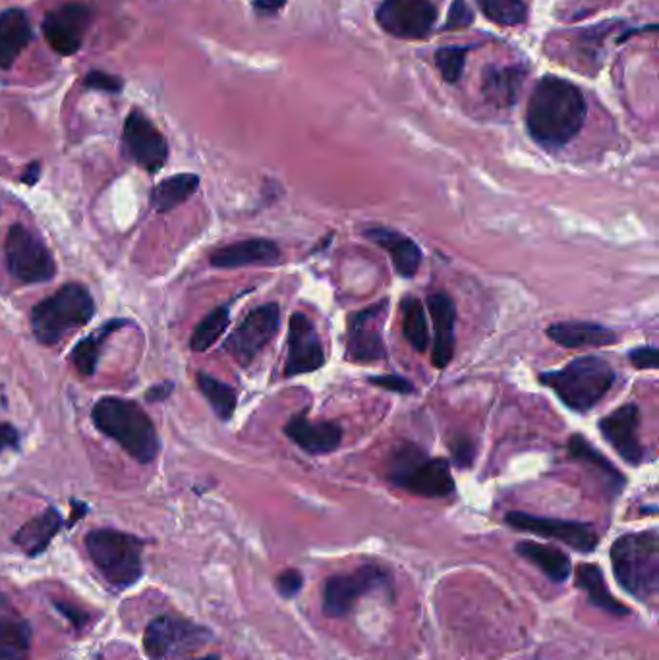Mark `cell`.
Instances as JSON below:
<instances>
[{
    "instance_id": "1",
    "label": "cell",
    "mask_w": 659,
    "mask_h": 660,
    "mask_svg": "<svg viewBox=\"0 0 659 660\" xmlns=\"http://www.w3.org/2000/svg\"><path fill=\"white\" fill-rule=\"evenodd\" d=\"M587 120L584 95L571 81L545 76L535 83L527 110L530 136L540 146L557 151L579 136Z\"/></svg>"
},
{
    "instance_id": "2",
    "label": "cell",
    "mask_w": 659,
    "mask_h": 660,
    "mask_svg": "<svg viewBox=\"0 0 659 660\" xmlns=\"http://www.w3.org/2000/svg\"><path fill=\"white\" fill-rule=\"evenodd\" d=\"M94 425L120 444L139 464L154 462L159 454V436L149 415L132 400L107 396L91 410Z\"/></svg>"
},
{
    "instance_id": "3",
    "label": "cell",
    "mask_w": 659,
    "mask_h": 660,
    "mask_svg": "<svg viewBox=\"0 0 659 660\" xmlns=\"http://www.w3.org/2000/svg\"><path fill=\"white\" fill-rule=\"evenodd\" d=\"M611 564L627 593L638 601H650L659 591L658 531H640L617 539L611 546Z\"/></svg>"
},
{
    "instance_id": "4",
    "label": "cell",
    "mask_w": 659,
    "mask_h": 660,
    "mask_svg": "<svg viewBox=\"0 0 659 660\" xmlns=\"http://www.w3.org/2000/svg\"><path fill=\"white\" fill-rule=\"evenodd\" d=\"M96 315V302L83 284H65L31 309V333L45 346L59 344L67 334L86 327Z\"/></svg>"
},
{
    "instance_id": "5",
    "label": "cell",
    "mask_w": 659,
    "mask_h": 660,
    "mask_svg": "<svg viewBox=\"0 0 659 660\" xmlns=\"http://www.w3.org/2000/svg\"><path fill=\"white\" fill-rule=\"evenodd\" d=\"M540 383L572 412H590L616 383V371L601 357H577L563 370L542 373Z\"/></svg>"
},
{
    "instance_id": "6",
    "label": "cell",
    "mask_w": 659,
    "mask_h": 660,
    "mask_svg": "<svg viewBox=\"0 0 659 660\" xmlns=\"http://www.w3.org/2000/svg\"><path fill=\"white\" fill-rule=\"evenodd\" d=\"M387 477L399 489L424 499H441L454 491L447 460L427 457L416 444L396 446L388 457Z\"/></svg>"
},
{
    "instance_id": "7",
    "label": "cell",
    "mask_w": 659,
    "mask_h": 660,
    "mask_svg": "<svg viewBox=\"0 0 659 660\" xmlns=\"http://www.w3.org/2000/svg\"><path fill=\"white\" fill-rule=\"evenodd\" d=\"M86 546L97 570L112 588H132L141 580L144 541L122 531L96 530L89 531Z\"/></svg>"
},
{
    "instance_id": "8",
    "label": "cell",
    "mask_w": 659,
    "mask_h": 660,
    "mask_svg": "<svg viewBox=\"0 0 659 660\" xmlns=\"http://www.w3.org/2000/svg\"><path fill=\"white\" fill-rule=\"evenodd\" d=\"M4 259L18 283H49L57 275V263L43 240L23 225H12L4 242Z\"/></svg>"
},
{
    "instance_id": "9",
    "label": "cell",
    "mask_w": 659,
    "mask_h": 660,
    "mask_svg": "<svg viewBox=\"0 0 659 660\" xmlns=\"http://www.w3.org/2000/svg\"><path fill=\"white\" fill-rule=\"evenodd\" d=\"M212 639L207 628L175 617H159L149 622L144 633V649L149 660H169L194 651Z\"/></svg>"
},
{
    "instance_id": "10",
    "label": "cell",
    "mask_w": 659,
    "mask_h": 660,
    "mask_svg": "<svg viewBox=\"0 0 659 660\" xmlns=\"http://www.w3.org/2000/svg\"><path fill=\"white\" fill-rule=\"evenodd\" d=\"M391 575L380 567H362L352 573H338L325 583L323 612L331 618H343L351 612L360 597L388 588Z\"/></svg>"
},
{
    "instance_id": "11",
    "label": "cell",
    "mask_w": 659,
    "mask_h": 660,
    "mask_svg": "<svg viewBox=\"0 0 659 660\" xmlns=\"http://www.w3.org/2000/svg\"><path fill=\"white\" fill-rule=\"evenodd\" d=\"M387 299L352 313L346 323V357L354 363L380 362L387 356L383 342V323L387 317Z\"/></svg>"
},
{
    "instance_id": "12",
    "label": "cell",
    "mask_w": 659,
    "mask_h": 660,
    "mask_svg": "<svg viewBox=\"0 0 659 660\" xmlns=\"http://www.w3.org/2000/svg\"><path fill=\"white\" fill-rule=\"evenodd\" d=\"M281 325L277 304L259 305L244 317L243 323L225 341V352L240 365H248L273 341Z\"/></svg>"
},
{
    "instance_id": "13",
    "label": "cell",
    "mask_w": 659,
    "mask_h": 660,
    "mask_svg": "<svg viewBox=\"0 0 659 660\" xmlns=\"http://www.w3.org/2000/svg\"><path fill=\"white\" fill-rule=\"evenodd\" d=\"M505 520L514 530L534 533L540 538L555 539L569 544L574 551L593 552L600 543V538L590 523L543 518V515L527 514V512H509Z\"/></svg>"
},
{
    "instance_id": "14",
    "label": "cell",
    "mask_w": 659,
    "mask_h": 660,
    "mask_svg": "<svg viewBox=\"0 0 659 660\" xmlns=\"http://www.w3.org/2000/svg\"><path fill=\"white\" fill-rule=\"evenodd\" d=\"M377 23L399 39L430 36L437 10L430 0H383L377 8Z\"/></svg>"
},
{
    "instance_id": "15",
    "label": "cell",
    "mask_w": 659,
    "mask_h": 660,
    "mask_svg": "<svg viewBox=\"0 0 659 660\" xmlns=\"http://www.w3.org/2000/svg\"><path fill=\"white\" fill-rule=\"evenodd\" d=\"M94 12L80 2L62 4L47 12L43 20V36L51 49L60 57H72L80 51L83 39L88 36Z\"/></svg>"
},
{
    "instance_id": "16",
    "label": "cell",
    "mask_w": 659,
    "mask_h": 660,
    "mask_svg": "<svg viewBox=\"0 0 659 660\" xmlns=\"http://www.w3.org/2000/svg\"><path fill=\"white\" fill-rule=\"evenodd\" d=\"M122 138L128 157L139 167L146 168L147 173L161 170L169 159V146L161 131L138 110H132L130 117L126 118Z\"/></svg>"
},
{
    "instance_id": "17",
    "label": "cell",
    "mask_w": 659,
    "mask_h": 660,
    "mask_svg": "<svg viewBox=\"0 0 659 660\" xmlns=\"http://www.w3.org/2000/svg\"><path fill=\"white\" fill-rule=\"evenodd\" d=\"M325 365L319 334L304 313H294L288 331V354H286L285 377H298L322 370Z\"/></svg>"
},
{
    "instance_id": "18",
    "label": "cell",
    "mask_w": 659,
    "mask_h": 660,
    "mask_svg": "<svg viewBox=\"0 0 659 660\" xmlns=\"http://www.w3.org/2000/svg\"><path fill=\"white\" fill-rule=\"evenodd\" d=\"M640 428V410L635 404H624L616 412L606 415L600 421V431L617 454L623 457L627 464H642L645 446L638 439Z\"/></svg>"
},
{
    "instance_id": "19",
    "label": "cell",
    "mask_w": 659,
    "mask_h": 660,
    "mask_svg": "<svg viewBox=\"0 0 659 660\" xmlns=\"http://www.w3.org/2000/svg\"><path fill=\"white\" fill-rule=\"evenodd\" d=\"M285 435L308 454H330L337 451L343 439V428L335 421H309L306 412L286 421Z\"/></svg>"
},
{
    "instance_id": "20",
    "label": "cell",
    "mask_w": 659,
    "mask_h": 660,
    "mask_svg": "<svg viewBox=\"0 0 659 660\" xmlns=\"http://www.w3.org/2000/svg\"><path fill=\"white\" fill-rule=\"evenodd\" d=\"M427 312L433 321L432 363L437 370H445L454 354L456 307L445 292H440L427 298Z\"/></svg>"
},
{
    "instance_id": "21",
    "label": "cell",
    "mask_w": 659,
    "mask_h": 660,
    "mask_svg": "<svg viewBox=\"0 0 659 660\" xmlns=\"http://www.w3.org/2000/svg\"><path fill=\"white\" fill-rule=\"evenodd\" d=\"M281 259L277 244L264 238L235 242L230 246L219 247L213 252L212 262L215 269H240L252 265H275Z\"/></svg>"
},
{
    "instance_id": "22",
    "label": "cell",
    "mask_w": 659,
    "mask_h": 660,
    "mask_svg": "<svg viewBox=\"0 0 659 660\" xmlns=\"http://www.w3.org/2000/svg\"><path fill=\"white\" fill-rule=\"evenodd\" d=\"M364 236L367 240L374 242L388 252L396 275L404 276V278H412L416 275L420 265H422V252H420L416 242L411 240L404 234L396 233L393 228H385V226L366 228Z\"/></svg>"
},
{
    "instance_id": "23",
    "label": "cell",
    "mask_w": 659,
    "mask_h": 660,
    "mask_svg": "<svg viewBox=\"0 0 659 660\" xmlns=\"http://www.w3.org/2000/svg\"><path fill=\"white\" fill-rule=\"evenodd\" d=\"M548 336L563 348H603L619 342L616 331L588 321L553 323L548 327Z\"/></svg>"
},
{
    "instance_id": "24",
    "label": "cell",
    "mask_w": 659,
    "mask_h": 660,
    "mask_svg": "<svg viewBox=\"0 0 659 660\" xmlns=\"http://www.w3.org/2000/svg\"><path fill=\"white\" fill-rule=\"evenodd\" d=\"M524 80H527L524 66H490L485 68L484 78H482V93L485 101L491 102L493 107L511 109L519 99Z\"/></svg>"
},
{
    "instance_id": "25",
    "label": "cell",
    "mask_w": 659,
    "mask_h": 660,
    "mask_svg": "<svg viewBox=\"0 0 659 660\" xmlns=\"http://www.w3.org/2000/svg\"><path fill=\"white\" fill-rule=\"evenodd\" d=\"M31 41V23L20 8L0 14V68H10Z\"/></svg>"
},
{
    "instance_id": "26",
    "label": "cell",
    "mask_w": 659,
    "mask_h": 660,
    "mask_svg": "<svg viewBox=\"0 0 659 660\" xmlns=\"http://www.w3.org/2000/svg\"><path fill=\"white\" fill-rule=\"evenodd\" d=\"M65 520L59 510H45L43 514L31 518L30 522L23 523L14 535V543L22 549L28 556H39L47 551L52 539L62 530Z\"/></svg>"
},
{
    "instance_id": "27",
    "label": "cell",
    "mask_w": 659,
    "mask_h": 660,
    "mask_svg": "<svg viewBox=\"0 0 659 660\" xmlns=\"http://www.w3.org/2000/svg\"><path fill=\"white\" fill-rule=\"evenodd\" d=\"M517 552H519V556L528 560L530 564L540 568L555 583H563L571 575L572 564L569 554H564L563 551H559L555 546L534 543V541H522V543L517 544Z\"/></svg>"
},
{
    "instance_id": "28",
    "label": "cell",
    "mask_w": 659,
    "mask_h": 660,
    "mask_svg": "<svg viewBox=\"0 0 659 660\" xmlns=\"http://www.w3.org/2000/svg\"><path fill=\"white\" fill-rule=\"evenodd\" d=\"M577 585L587 591L588 599L593 607L608 612L611 617H629L630 610L624 607L623 602L617 601L616 597L611 595L600 567L580 564L577 568Z\"/></svg>"
},
{
    "instance_id": "29",
    "label": "cell",
    "mask_w": 659,
    "mask_h": 660,
    "mask_svg": "<svg viewBox=\"0 0 659 660\" xmlns=\"http://www.w3.org/2000/svg\"><path fill=\"white\" fill-rule=\"evenodd\" d=\"M569 452L577 462L587 465L593 473H598V477L606 483L611 493L617 494L623 489V473L617 472L616 465L611 464L600 451H596L592 444L588 443L587 436L572 435L569 441Z\"/></svg>"
},
{
    "instance_id": "30",
    "label": "cell",
    "mask_w": 659,
    "mask_h": 660,
    "mask_svg": "<svg viewBox=\"0 0 659 660\" xmlns=\"http://www.w3.org/2000/svg\"><path fill=\"white\" fill-rule=\"evenodd\" d=\"M125 325L126 321L122 319L110 321V323L104 325L99 331L89 334L83 341L78 342V344L73 346L72 354H70V362L73 363V367L78 370L80 375L89 377V375L96 373L97 363H99V357H101V352H104L105 341H107L110 334L115 333L117 328L125 327Z\"/></svg>"
},
{
    "instance_id": "31",
    "label": "cell",
    "mask_w": 659,
    "mask_h": 660,
    "mask_svg": "<svg viewBox=\"0 0 659 660\" xmlns=\"http://www.w3.org/2000/svg\"><path fill=\"white\" fill-rule=\"evenodd\" d=\"M198 188L199 178L196 175H176L167 178L159 181L151 191V207L157 213H169L184 201H188Z\"/></svg>"
},
{
    "instance_id": "32",
    "label": "cell",
    "mask_w": 659,
    "mask_h": 660,
    "mask_svg": "<svg viewBox=\"0 0 659 660\" xmlns=\"http://www.w3.org/2000/svg\"><path fill=\"white\" fill-rule=\"evenodd\" d=\"M31 625L22 618L0 614V660H28Z\"/></svg>"
},
{
    "instance_id": "33",
    "label": "cell",
    "mask_w": 659,
    "mask_h": 660,
    "mask_svg": "<svg viewBox=\"0 0 659 660\" xmlns=\"http://www.w3.org/2000/svg\"><path fill=\"white\" fill-rule=\"evenodd\" d=\"M198 388L219 420L228 421L233 417L236 402H238V396H236L233 386L225 385L223 381L212 377L207 373H198Z\"/></svg>"
},
{
    "instance_id": "34",
    "label": "cell",
    "mask_w": 659,
    "mask_h": 660,
    "mask_svg": "<svg viewBox=\"0 0 659 660\" xmlns=\"http://www.w3.org/2000/svg\"><path fill=\"white\" fill-rule=\"evenodd\" d=\"M403 327L404 336L416 352H425L430 333H427V317H425V307L416 296H404L403 304Z\"/></svg>"
},
{
    "instance_id": "35",
    "label": "cell",
    "mask_w": 659,
    "mask_h": 660,
    "mask_svg": "<svg viewBox=\"0 0 659 660\" xmlns=\"http://www.w3.org/2000/svg\"><path fill=\"white\" fill-rule=\"evenodd\" d=\"M230 323V312L227 305L213 309L206 319L199 323L198 327L194 328L190 338V348L194 352H206L212 348L215 342L219 341L220 334L225 333Z\"/></svg>"
},
{
    "instance_id": "36",
    "label": "cell",
    "mask_w": 659,
    "mask_h": 660,
    "mask_svg": "<svg viewBox=\"0 0 659 660\" xmlns=\"http://www.w3.org/2000/svg\"><path fill=\"white\" fill-rule=\"evenodd\" d=\"M485 18L499 26H521L527 22L528 8L524 0H478Z\"/></svg>"
},
{
    "instance_id": "37",
    "label": "cell",
    "mask_w": 659,
    "mask_h": 660,
    "mask_svg": "<svg viewBox=\"0 0 659 660\" xmlns=\"http://www.w3.org/2000/svg\"><path fill=\"white\" fill-rule=\"evenodd\" d=\"M474 47H461V45H454V47H443L440 51L435 52V66L440 70L443 80L449 83H456L461 80L462 72H464V65H466V55L472 51Z\"/></svg>"
},
{
    "instance_id": "38",
    "label": "cell",
    "mask_w": 659,
    "mask_h": 660,
    "mask_svg": "<svg viewBox=\"0 0 659 660\" xmlns=\"http://www.w3.org/2000/svg\"><path fill=\"white\" fill-rule=\"evenodd\" d=\"M474 22V14L470 10L466 0H453V4L449 8L447 22L443 26V30L456 31L466 30Z\"/></svg>"
},
{
    "instance_id": "39",
    "label": "cell",
    "mask_w": 659,
    "mask_h": 660,
    "mask_svg": "<svg viewBox=\"0 0 659 660\" xmlns=\"http://www.w3.org/2000/svg\"><path fill=\"white\" fill-rule=\"evenodd\" d=\"M86 88L97 89V91H105V93H120L125 83L118 80L117 76H110L105 72H89L86 78Z\"/></svg>"
},
{
    "instance_id": "40",
    "label": "cell",
    "mask_w": 659,
    "mask_h": 660,
    "mask_svg": "<svg viewBox=\"0 0 659 660\" xmlns=\"http://www.w3.org/2000/svg\"><path fill=\"white\" fill-rule=\"evenodd\" d=\"M629 359L637 370H658L659 352L656 346H638L630 349Z\"/></svg>"
},
{
    "instance_id": "41",
    "label": "cell",
    "mask_w": 659,
    "mask_h": 660,
    "mask_svg": "<svg viewBox=\"0 0 659 660\" xmlns=\"http://www.w3.org/2000/svg\"><path fill=\"white\" fill-rule=\"evenodd\" d=\"M370 385L380 386L388 392H396V394H412L414 385L409 378L401 377V375H375L370 377Z\"/></svg>"
},
{
    "instance_id": "42",
    "label": "cell",
    "mask_w": 659,
    "mask_h": 660,
    "mask_svg": "<svg viewBox=\"0 0 659 660\" xmlns=\"http://www.w3.org/2000/svg\"><path fill=\"white\" fill-rule=\"evenodd\" d=\"M302 585H304V575L298 570H285L277 578L278 593L285 599H293V597L298 595Z\"/></svg>"
},
{
    "instance_id": "43",
    "label": "cell",
    "mask_w": 659,
    "mask_h": 660,
    "mask_svg": "<svg viewBox=\"0 0 659 660\" xmlns=\"http://www.w3.org/2000/svg\"><path fill=\"white\" fill-rule=\"evenodd\" d=\"M451 454H453L454 464L461 467H469L474 460V444L466 435H456L451 441Z\"/></svg>"
},
{
    "instance_id": "44",
    "label": "cell",
    "mask_w": 659,
    "mask_h": 660,
    "mask_svg": "<svg viewBox=\"0 0 659 660\" xmlns=\"http://www.w3.org/2000/svg\"><path fill=\"white\" fill-rule=\"evenodd\" d=\"M55 607L60 610V614H65V617L72 622L73 628L76 630H83L86 624L89 622V612L86 610L80 609L78 604H70V602H62V601H55Z\"/></svg>"
},
{
    "instance_id": "45",
    "label": "cell",
    "mask_w": 659,
    "mask_h": 660,
    "mask_svg": "<svg viewBox=\"0 0 659 660\" xmlns=\"http://www.w3.org/2000/svg\"><path fill=\"white\" fill-rule=\"evenodd\" d=\"M20 443V433L8 423H0V454L7 449H16Z\"/></svg>"
},
{
    "instance_id": "46",
    "label": "cell",
    "mask_w": 659,
    "mask_h": 660,
    "mask_svg": "<svg viewBox=\"0 0 659 660\" xmlns=\"http://www.w3.org/2000/svg\"><path fill=\"white\" fill-rule=\"evenodd\" d=\"M285 4L286 0H256L254 8H256L259 14H275Z\"/></svg>"
},
{
    "instance_id": "47",
    "label": "cell",
    "mask_w": 659,
    "mask_h": 660,
    "mask_svg": "<svg viewBox=\"0 0 659 660\" xmlns=\"http://www.w3.org/2000/svg\"><path fill=\"white\" fill-rule=\"evenodd\" d=\"M170 392H173V385L170 383H165V385L154 386V388H149L147 391V400L149 402H157V400H165L167 396H170Z\"/></svg>"
},
{
    "instance_id": "48",
    "label": "cell",
    "mask_w": 659,
    "mask_h": 660,
    "mask_svg": "<svg viewBox=\"0 0 659 660\" xmlns=\"http://www.w3.org/2000/svg\"><path fill=\"white\" fill-rule=\"evenodd\" d=\"M37 178H39V162H33V165H30V167H28V170H26V173H23L22 178H20V180L23 181V184H33V181H37Z\"/></svg>"
},
{
    "instance_id": "49",
    "label": "cell",
    "mask_w": 659,
    "mask_h": 660,
    "mask_svg": "<svg viewBox=\"0 0 659 660\" xmlns=\"http://www.w3.org/2000/svg\"><path fill=\"white\" fill-rule=\"evenodd\" d=\"M190 660H220L219 654H206V657H199V659H190Z\"/></svg>"
}]
</instances>
